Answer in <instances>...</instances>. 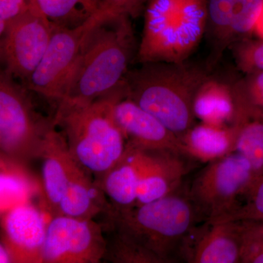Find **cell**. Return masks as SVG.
<instances>
[{
    "mask_svg": "<svg viewBox=\"0 0 263 263\" xmlns=\"http://www.w3.org/2000/svg\"><path fill=\"white\" fill-rule=\"evenodd\" d=\"M95 21L85 35L55 116L82 108L120 88L136 59L138 43L129 17Z\"/></svg>",
    "mask_w": 263,
    "mask_h": 263,
    "instance_id": "6da1fadb",
    "label": "cell"
},
{
    "mask_svg": "<svg viewBox=\"0 0 263 263\" xmlns=\"http://www.w3.org/2000/svg\"><path fill=\"white\" fill-rule=\"evenodd\" d=\"M141 65L126 75L125 96L180 138L196 124L194 99L212 69L190 60Z\"/></svg>",
    "mask_w": 263,
    "mask_h": 263,
    "instance_id": "7a4b0ae2",
    "label": "cell"
},
{
    "mask_svg": "<svg viewBox=\"0 0 263 263\" xmlns=\"http://www.w3.org/2000/svg\"><path fill=\"white\" fill-rule=\"evenodd\" d=\"M124 91V84L89 105L53 117L71 155L96 181L127 152V141L114 117V104Z\"/></svg>",
    "mask_w": 263,
    "mask_h": 263,
    "instance_id": "3957f363",
    "label": "cell"
},
{
    "mask_svg": "<svg viewBox=\"0 0 263 263\" xmlns=\"http://www.w3.org/2000/svg\"><path fill=\"white\" fill-rule=\"evenodd\" d=\"M197 209L188 193L178 190L155 201L128 209L112 210L104 228H111L158 256L164 263L174 262L185 238L193 229Z\"/></svg>",
    "mask_w": 263,
    "mask_h": 263,
    "instance_id": "277c9868",
    "label": "cell"
},
{
    "mask_svg": "<svg viewBox=\"0 0 263 263\" xmlns=\"http://www.w3.org/2000/svg\"><path fill=\"white\" fill-rule=\"evenodd\" d=\"M205 0H151L136 60L140 64L190 60L205 35Z\"/></svg>",
    "mask_w": 263,
    "mask_h": 263,
    "instance_id": "5b68a950",
    "label": "cell"
},
{
    "mask_svg": "<svg viewBox=\"0 0 263 263\" xmlns=\"http://www.w3.org/2000/svg\"><path fill=\"white\" fill-rule=\"evenodd\" d=\"M4 71L0 76V151L1 156L27 165L39 159L53 119L37 113L27 93Z\"/></svg>",
    "mask_w": 263,
    "mask_h": 263,
    "instance_id": "8992f818",
    "label": "cell"
},
{
    "mask_svg": "<svg viewBox=\"0 0 263 263\" xmlns=\"http://www.w3.org/2000/svg\"><path fill=\"white\" fill-rule=\"evenodd\" d=\"M253 179L249 161L233 152L209 162L194 180L188 195L197 212L207 220H215L238 205Z\"/></svg>",
    "mask_w": 263,
    "mask_h": 263,
    "instance_id": "52a82bcc",
    "label": "cell"
},
{
    "mask_svg": "<svg viewBox=\"0 0 263 263\" xmlns=\"http://www.w3.org/2000/svg\"><path fill=\"white\" fill-rule=\"evenodd\" d=\"M53 29L34 0H31L28 9L1 33L3 71L25 84L47 49Z\"/></svg>",
    "mask_w": 263,
    "mask_h": 263,
    "instance_id": "ba28073f",
    "label": "cell"
},
{
    "mask_svg": "<svg viewBox=\"0 0 263 263\" xmlns=\"http://www.w3.org/2000/svg\"><path fill=\"white\" fill-rule=\"evenodd\" d=\"M95 22L91 18L75 29L53 27L47 49L24 86L41 95L57 108L63 98L85 35Z\"/></svg>",
    "mask_w": 263,
    "mask_h": 263,
    "instance_id": "9c48e42d",
    "label": "cell"
},
{
    "mask_svg": "<svg viewBox=\"0 0 263 263\" xmlns=\"http://www.w3.org/2000/svg\"><path fill=\"white\" fill-rule=\"evenodd\" d=\"M103 232V226L92 219L53 216L47 226L42 262H100L107 247Z\"/></svg>",
    "mask_w": 263,
    "mask_h": 263,
    "instance_id": "30bf717a",
    "label": "cell"
},
{
    "mask_svg": "<svg viewBox=\"0 0 263 263\" xmlns=\"http://www.w3.org/2000/svg\"><path fill=\"white\" fill-rule=\"evenodd\" d=\"M263 9V0H205L207 65L212 69L226 51L251 37Z\"/></svg>",
    "mask_w": 263,
    "mask_h": 263,
    "instance_id": "8fae6325",
    "label": "cell"
},
{
    "mask_svg": "<svg viewBox=\"0 0 263 263\" xmlns=\"http://www.w3.org/2000/svg\"><path fill=\"white\" fill-rule=\"evenodd\" d=\"M127 146L134 152L139 174L135 206L155 201L179 189L187 172L188 166L184 160L187 156L174 151Z\"/></svg>",
    "mask_w": 263,
    "mask_h": 263,
    "instance_id": "7c38bea8",
    "label": "cell"
},
{
    "mask_svg": "<svg viewBox=\"0 0 263 263\" xmlns=\"http://www.w3.org/2000/svg\"><path fill=\"white\" fill-rule=\"evenodd\" d=\"M114 117L127 146L146 149L174 151L186 155L179 137L167 129L157 118L127 98L125 91L114 104Z\"/></svg>",
    "mask_w": 263,
    "mask_h": 263,
    "instance_id": "4fadbf2b",
    "label": "cell"
},
{
    "mask_svg": "<svg viewBox=\"0 0 263 263\" xmlns=\"http://www.w3.org/2000/svg\"><path fill=\"white\" fill-rule=\"evenodd\" d=\"M3 219L2 242L10 251L13 262H42L48 224L41 211L26 202L7 211Z\"/></svg>",
    "mask_w": 263,
    "mask_h": 263,
    "instance_id": "5bb4252c",
    "label": "cell"
},
{
    "mask_svg": "<svg viewBox=\"0 0 263 263\" xmlns=\"http://www.w3.org/2000/svg\"><path fill=\"white\" fill-rule=\"evenodd\" d=\"M245 224V221H206L193 242L184 240L181 255L192 263L240 262Z\"/></svg>",
    "mask_w": 263,
    "mask_h": 263,
    "instance_id": "9a60e30c",
    "label": "cell"
},
{
    "mask_svg": "<svg viewBox=\"0 0 263 263\" xmlns=\"http://www.w3.org/2000/svg\"><path fill=\"white\" fill-rule=\"evenodd\" d=\"M56 127L48 133L39 158L42 160L43 201L52 217L58 214L69 183L81 167L71 155L63 133L57 131Z\"/></svg>",
    "mask_w": 263,
    "mask_h": 263,
    "instance_id": "2e32d148",
    "label": "cell"
},
{
    "mask_svg": "<svg viewBox=\"0 0 263 263\" xmlns=\"http://www.w3.org/2000/svg\"><path fill=\"white\" fill-rule=\"evenodd\" d=\"M112 206L106 195L91 175L81 167L72 176L60 202L57 216L92 219L100 214L107 215Z\"/></svg>",
    "mask_w": 263,
    "mask_h": 263,
    "instance_id": "e0dca14e",
    "label": "cell"
},
{
    "mask_svg": "<svg viewBox=\"0 0 263 263\" xmlns=\"http://www.w3.org/2000/svg\"><path fill=\"white\" fill-rule=\"evenodd\" d=\"M238 125L217 126L200 122L180 137L185 154L204 162H212L234 152Z\"/></svg>",
    "mask_w": 263,
    "mask_h": 263,
    "instance_id": "ac0fdd59",
    "label": "cell"
},
{
    "mask_svg": "<svg viewBox=\"0 0 263 263\" xmlns=\"http://www.w3.org/2000/svg\"><path fill=\"white\" fill-rule=\"evenodd\" d=\"M231 82L212 73L205 78L194 99L196 119L213 125H233L235 110Z\"/></svg>",
    "mask_w": 263,
    "mask_h": 263,
    "instance_id": "d6986e66",
    "label": "cell"
},
{
    "mask_svg": "<svg viewBox=\"0 0 263 263\" xmlns=\"http://www.w3.org/2000/svg\"><path fill=\"white\" fill-rule=\"evenodd\" d=\"M96 182L109 199L114 212H124L136 205L139 174L134 152L130 147L127 146L122 160Z\"/></svg>",
    "mask_w": 263,
    "mask_h": 263,
    "instance_id": "ffe728a7",
    "label": "cell"
},
{
    "mask_svg": "<svg viewBox=\"0 0 263 263\" xmlns=\"http://www.w3.org/2000/svg\"><path fill=\"white\" fill-rule=\"evenodd\" d=\"M1 213L29 202L39 192V185L27 171V165L1 156Z\"/></svg>",
    "mask_w": 263,
    "mask_h": 263,
    "instance_id": "44dd1931",
    "label": "cell"
},
{
    "mask_svg": "<svg viewBox=\"0 0 263 263\" xmlns=\"http://www.w3.org/2000/svg\"><path fill=\"white\" fill-rule=\"evenodd\" d=\"M53 27L75 29L98 13L103 0H34Z\"/></svg>",
    "mask_w": 263,
    "mask_h": 263,
    "instance_id": "7402d4cb",
    "label": "cell"
},
{
    "mask_svg": "<svg viewBox=\"0 0 263 263\" xmlns=\"http://www.w3.org/2000/svg\"><path fill=\"white\" fill-rule=\"evenodd\" d=\"M235 105L233 124L263 122V72L243 74L231 82Z\"/></svg>",
    "mask_w": 263,
    "mask_h": 263,
    "instance_id": "603a6c76",
    "label": "cell"
},
{
    "mask_svg": "<svg viewBox=\"0 0 263 263\" xmlns=\"http://www.w3.org/2000/svg\"><path fill=\"white\" fill-rule=\"evenodd\" d=\"M235 124L238 132L234 152L249 161L255 179L263 174V122L249 121Z\"/></svg>",
    "mask_w": 263,
    "mask_h": 263,
    "instance_id": "cb8c5ba5",
    "label": "cell"
},
{
    "mask_svg": "<svg viewBox=\"0 0 263 263\" xmlns=\"http://www.w3.org/2000/svg\"><path fill=\"white\" fill-rule=\"evenodd\" d=\"M110 238L107 240L103 259L116 263H164L162 259L134 240L111 228Z\"/></svg>",
    "mask_w": 263,
    "mask_h": 263,
    "instance_id": "d4e9b609",
    "label": "cell"
},
{
    "mask_svg": "<svg viewBox=\"0 0 263 263\" xmlns=\"http://www.w3.org/2000/svg\"><path fill=\"white\" fill-rule=\"evenodd\" d=\"M243 196L245 202L238 204L224 216L210 221H263V174L253 180Z\"/></svg>",
    "mask_w": 263,
    "mask_h": 263,
    "instance_id": "484cf974",
    "label": "cell"
},
{
    "mask_svg": "<svg viewBox=\"0 0 263 263\" xmlns=\"http://www.w3.org/2000/svg\"><path fill=\"white\" fill-rule=\"evenodd\" d=\"M235 65L243 74L263 72V38H247L230 50Z\"/></svg>",
    "mask_w": 263,
    "mask_h": 263,
    "instance_id": "4316f807",
    "label": "cell"
},
{
    "mask_svg": "<svg viewBox=\"0 0 263 263\" xmlns=\"http://www.w3.org/2000/svg\"><path fill=\"white\" fill-rule=\"evenodd\" d=\"M151 0H103L101 8L94 18L96 21L116 16L127 15L136 18L144 13Z\"/></svg>",
    "mask_w": 263,
    "mask_h": 263,
    "instance_id": "83f0119b",
    "label": "cell"
},
{
    "mask_svg": "<svg viewBox=\"0 0 263 263\" xmlns=\"http://www.w3.org/2000/svg\"><path fill=\"white\" fill-rule=\"evenodd\" d=\"M240 247V262L263 263V235L250 221H245Z\"/></svg>",
    "mask_w": 263,
    "mask_h": 263,
    "instance_id": "f1b7e54d",
    "label": "cell"
},
{
    "mask_svg": "<svg viewBox=\"0 0 263 263\" xmlns=\"http://www.w3.org/2000/svg\"><path fill=\"white\" fill-rule=\"evenodd\" d=\"M31 0H0V34L14 19L28 9Z\"/></svg>",
    "mask_w": 263,
    "mask_h": 263,
    "instance_id": "f546056e",
    "label": "cell"
},
{
    "mask_svg": "<svg viewBox=\"0 0 263 263\" xmlns=\"http://www.w3.org/2000/svg\"><path fill=\"white\" fill-rule=\"evenodd\" d=\"M0 262L10 263L13 262L11 254L10 251L7 248L6 246L1 242L0 243Z\"/></svg>",
    "mask_w": 263,
    "mask_h": 263,
    "instance_id": "4dcf8cb0",
    "label": "cell"
},
{
    "mask_svg": "<svg viewBox=\"0 0 263 263\" xmlns=\"http://www.w3.org/2000/svg\"><path fill=\"white\" fill-rule=\"evenodd\" d=\"M255 32L258 34L259 37L263 38V9L260 17H259L257 27H256Z\"/></svg>",
    "mask_w": 263,
    "mask_h": 263,
    "instance_id": "1f68e13d",
    "label": "cell"
},
{
    "mask_svg": "<svg viewBox=\"0 0 263 263\" xmlns=\"http://www.w3.org/2000/svg\"><path fill=\"white\" fill-rule=\"evenodd\" d=\"M252 223V224H253L254 229L257 230V231L259 233H260L261 235H263V221H261V222Z\"/></svg>",
    "mask_w": 263,
    "mask_h": 263,
    "instance_id": "d6a6232c",
    "label": "cell"
},
{
    "mask_svg": "<svg viewBox=\"0 0 263 263\" xmlns=\"http://www.w3.org/2000/svg\"><path fill=\"white\" fill-rule=\"evenodd\" d=\"M180 2H188V1H193V0H179Z\"/></svg>",
    "mask_w": 263,
    "mask_h": 263,
    "instance_id": "836d02e7",
    "label": "cell"
}]
</instances>
